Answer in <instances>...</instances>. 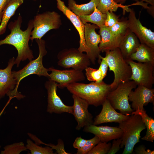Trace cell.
I'll list each match as a JSON object with an SVG mask.
<instances>
[{
	"label": "cell",
	"instance_id": "cell-1",
	"mask_svg": "<svg viewBox=\"0 0 154 154\" xmlns=\"http://www.w3.org/2000/svg\"><path fill=\"white\" fill-rule=\"evenodd\" d=\"M22 22V17L19 15L16 20L11 22L8 25L10 33L5 38L0 40V46L5 44L11 45L17 50L18 55L15 60L17 67L21 61L27 59L30 61L34 58L33 51L29 44L33 28V19L29 21L27 27L24 31L21 29Z\"/></svg>",
	"mask_w": 154,
	"mask_h": 154
},
{
	"label": "cell",
	"instance_id": "cell-2",
	"mask_svg": "<svg viewBox=\"0 0 154 154\" xmlns=\"http://www.w3.org/2000/svg\"><path fill=\"white\" fill-rule=\"evenodd\" d=\"M65 87L72 94L86 100L89 105L96 107L102 105L112 90L110 85L103 81L88 84L74 82L66 85Z\"/></svg>",
	"mask_w": 154,
	"mask_h": 154
},
{
	"label": "cell",
	"instance_id": "cell-3",
	"mask_svg": "<svg viewBox=\"0 0 154 154\" xmlns=\"http://www.w3.org/2000/svg\"><path fill=\"white\" fill-rule=\"evenodd\" d=\"M126 120L119 123L118 127L122 131L120 148L124 147L123 154L132 153L135 144L140 141L141 131L146 129L140 116L131 115Z\"/></svg>",
	"mask_w": 154,
	"mask_h": 154
},
{
	"label": "cell",
	"instance_id": "cell-4",
	"mask_svg": "<svg viewBox=\"0 0 154 154\" xmlns=\"http://www.w3.org/2000/svg\"><path fill=\"white\" fill-rule=\"evenodd\" d=\"M105 53V57L110 70L113 71L114 75L113 82L110 84L112 90L120 83L129 80L132 74L131 69L119 48Z\"/></svg>",
	"mask_w": 154,
	"mask_h": 154
},
{
	"label": "cell",
	"instance_id": "cell-5",
	"mask_svg": "<svg viewBox=\"0 0 154 154\" xmlns=\"http://www.w3.org/2000/svg\"><path fill=\"white\" fill-rule=\"evenodd\" d=\"M137 86L135 82L131 80L120 83L110 91L106 99L115 110H119L122 114L130 116L133 110L129 104L128 96L131 91Z\"/></svg>",
	"mask_w": 154,
	"mask_h": 154
},
{
	"label": "cell",
	"instance_id": "cell-6",
	"mask_svg": "<svg viewBox=\"0 0 154 154\" xmlns=\"http://www.w3.org/2000/svg\"><path fill=\"white\" fill-rule=\"evenodd\" d=\"M39 49V54L36 59L30 61L22 69L18 71H12L13 77L17 82L18 88L20 81L25 77L32 74H35L39 76H43L49 78L48 68H45L42 63L43 58L47 52L45 48V42L42 39H36Z\"/></svg>",
	"mask_w": 154,
	"mask_h": 154
},
{
	"label": "cell",
	"instance_id": "cell-7",
	"mask_svg": "<svg viewBox=\"0 0 154 154\" xmlns=\"http://www.w3.org/2000/svg\"><path fill=\"white\" fill-rule=\"evenodd\" d=\"M33 29L30 39L40 40L48 31L58 29L61 25L60 16L55 11H48L37 15L33 19Z\"/></svg>",
	"mask_w": 154,
	"mask_h": 154
},
{
	"label": "cell",
	"instance_id": "cell-8",
	"mask_svg": "<svg viewBox=\"0 0 154 154\" xmlns=\"http://www.w3.org/2000/svg\"><path fill=\"white\" fill-rule=\"evenodd\" d=\"M58 65L64 68H72L82 71L90 65L91 61L86 54L78 49H64L57 56Z\"/></svg>",
	"mask_w": 154,
	"mask_h": 154
},
{
	"label": "cell",
	"instance_id": "cell-9",
	"mask_svg": "<svg viewBox=\"0 0 154 154\" xmlns=\"http://www.w3.org/2000/svg\"><path fill=\"white\" fill-rule=\"evenodd\" d=\"M126 60L131 69L132 74L129 80L134 81L137 86L152 88L154 83V64L136 62L130 58Z\"/></svg>",
	"mask_w": 154,
	"mask_h": 154
},
{
	"label": "cell",
	"instance_id": "cell-10",
	"mask_svg": "<svg viewBox=\"0 0 154 154\" xmlns=\"http://www.w3.org/2000/svg\"><path fill=\"white\" fill-rule=\"evenodd\" d=\"M15 60L14 57L10 59L5 68H0V100L5 95L9 98L18 100L25 96L18 92L16 81L12 74V69L15 64Z\"/></svg>",
	"mask_w": 154,
	"mask_h": 154
},
{
	"label": "cell",
	"instance_id": "cell-11",
	"mask_svg": "<svg viewBox=\"0 0 154 154\" xmlns=\"http://www.w3.org/2000/svg\"><path fill=\"white\" fill-rule=\"evenodd\" d=\"M44 86L47 92V112L60 114L67 113L72 114L73 107L66 105L57 94L58 84L55 82L49 80Z\"/></svg>",
	"mask_w": 154,
	"mask_h": 154
},
{
	"label": "cell",
	"instance_id": "cell-12",
	"mask_svg": "<svg viewBox=\"0 0 154 154\" xmlns=\"http://www.w3.org/2000/svg\"><path fill=\"white\" fill-rule=\"evenodd\" d=\"M129 12L128 28L137 36L140 43L154 49V33L142 25L139 18H136L133 9H130Z\"/></svg>",
	"mask_w": 154,
	"mask_h": 154
},
{
	"label": "cell",
	"instance_id": "cell-13",
	"mask_svg": "<svg viewBox=\"0 0 154 154\" xmlns=\"http://www.w3.org/2000/svg\"><path fill=\"white\" fill-rule=\"evenodd\" d=\"M49 80L58 83V87L62 89L66 85L84 80L85 77L82 71L72 69L70 70H59L50 68Z\"/></svg>",
	"mask_w": 154,
	"mask_h": 154
},
{
	"label": "cell",
	"instance_id": "cell-14",
	"mask_svg": "<svg viewBox=\"0 0 154 154\" xmlns=\"http://www.w3.org/2000/svg\"><path fill=\"white\" fill-rule=\"evenodd\" d=\"M72 97L74 101L72 115L78 123L76 129L80 130L85 126L93 124V117L88 111L89 104L87 102L74 94H72Z\"/></svg>",
	"mask_w": 154,
	"mask_h": 154
},
{
	"label": "cell",
	"instance_id": "cell-15",
	"mask_svg": "<svg viewBox=\"0 0 154 154\" xmlns=\"http://www.w3.org/2000/svg\"><path fill=\"white\" fill-rule=\"evenodd\" d=\"M137 86L134 91H131L128 96L129 101L132 102L131 108L135 111L143 110L144 106L154 102V88Z\"/></svg>",
	"mask_w": 154,
	"mask_h": 154
},
{
	"label": "cell",
	"instance_id": "cell-16",
	"mask_svg": "<svg viewBox=\"0 0 154 154\" xmlns=\"http://www.w3.org/2000/svg\"><path fill=\"white\" fill-rule=\"evenodd\" d=\"M84 36L86 44L90 52L87 55L91 62L95 64L97 58H99L101 52L99 47L101 38L95 31L99 27L97 25L86 23L84 24Z\"/></svg>",
	"mask_w": 154,
	"mask_h": 154
},
{
	"label": "cell",
	"instance_id": "cell-17",
	"mask_svg": "<svg viewBox=\"0 0 154 154\" xmlns=\"http://www.w3.org/2000/svg\"><path fill=\"white\" fill-rule=\"evenodd\" d=\"M57 7L69 19L78 31L80 37L79 51L85 52L88 55L90 52L89 49L86 46L84 38V25L80 20L79 16L76 15L65 5L64 2L61 0H56Z\"/></svg>",
	"mask_w": 154,
	"mask_h": 154
},
{
	"label": "cell",
	"instance_id": "cell-18",
	"mask_svg": "<svg viewBox=\"0 0 154 154\" xmlns=\"http://www.w3.org/2000/svg\"><path fill=\"white\" fill-rule=\"evenodd\" d=\"M83 131L92 133L98 137L100 141L107 142L121 137L123 131L118 127L97 126L93 124L84 127Z\"/></svg>",
	"mask_w": 154,
	"mask_h": 154
},
{
	"label": "cell",
	"instance_id": "cell-19",
	"mask_svg": "<svg viewBox=\"0 0 154 154\" xmlns=\"http://www.w3.org/2000/svg\"><path fill=\"white\" fill-rule=\"evenodd\" d=\"M102 105L101 112L94 119V125L112 122L119 123L126 120L129 116L117 112L107 99Z\"/></svg>",
	"mask_w": 154,
	"mask_h": 154
},
{
	"label": "cell",
	"instance_id": "cell-20",
	"mask_svg": "<svg viewBox=\"0 0 154 154\" xmlns=\"http://www.w3.org/2000/svg\"><path fill=\"white\" fill-rule=\"evenodd\" d=\"M99 29L101 40L99 47L101 52H106L119 48L123 37H119L114 35L104 25L100 26Z\"/></svg>",
	"mask_w": 154,
	"mask_h": 154
},
{
	"label": "cell",
	"instance_id": "cell-21",
	"mask_svg": "<svg viewBox=\"0 0 154 154\" xmlns=\"http://www.w3.org/2000/svg\"><path fill=\"white\" fill-rule=\"evenodd\" d=\"M140 44L135 35L128 28L120 43L119 48L123 58H130L131 55L135 53Z\"/></svg>",
	"mask_w": 154,
	"mask_h": 154
},
{
	"label": "cell",
	"instance_id": "cell-22",
	"mask_svg": "<svg viewBox=\"0 0 154 154\" xmlns=\"http://www.w3.org/2000/svg\"><path fill=\"white\" fill-rule=\"evenodd\" d=\"M24 0H7L3 12L0 25V35L4 34L8 23L15 14L16 10L22 4Z\"/></svg>",
	"mask_w": 154,
	"mask_h": 154
},
{
	"label": "cell",
	"instance_id": "cell-23",
	"mask_svg": "<svg viewBox=\"0 0 154 154\" xmlns=\"http://www.w3.org/2000/svg\"><path fill=\"white\" fill-rule=\"evenodd\" d=\"M130 58L138 62L154 64V49L140 43L136 51L131 55Z\"/></svg>",
	"mask_w": 154,
	"mask_h": 154
},
{
	"label": "cell",
	"instance_id": "cell-24",
	"mask_svg": "<svg viewBox=\"0 0 154 154\" xmlns=\"http://www.w3.org/2000/svg\"><path fill=\"white\" fill-rule=\"evenodd\" d=\"M99 1V0H90L88 3L78 5L74 0H68V8L79 16L90 15L97 7Z\"/></svg>",
	"mask_w": 154,
	"mask_h": 154
},
{
	"label": "cell",
	"instance_id": "cell-25",
	"mask_svg": "<svg viewBox=\"0 0 154 154\" xmlns=\"http://www.w3.org/2000/svg\"><path fill=\"white\" fill-rule=\"evenodd\" d=\"M137 114L139 115L144 123L147 132L146 135L141 139L153 142L154 140V120L151 117L149 116L146 114L144 110H137L133 111L130 115Z\"/></svg>",
	"mask_w": 154,
	"mask_h": 154
},
{
	"label": "cell",
	"instance_id": "cell-26",
	"mask_svg": "<svg viewBox=\"0 0 154 154\" xmlns=\"http://www.w3.org/2000/svg\"><path fill=\"white\" fill-rule=\"evenodd\" d=\"M129 5H124L118 4L114 0H99L96 8L100 12L106 14L107 12L116 11L119 7L122 9L123 13L125 11L129 12L130 9L128 8Z\"/></svg>",
	"mask_w": 154,
	"mask_h": 154
},
{
	"label": "cell",
	"instance_id": "cell-27",
	"mask_svg": "<svg viewBox=\"0 0 154 154\" xmlns=\"http://www.w3.org/2000/svg\"><path fill=\"white\" fill-rule=\"evenodd\" d=\"M80 18L84 24L87 22H90L100 27L104 25L106 18V15L102 13L95 7L93 12L90 15L79 16Z\"/></svg>",
	"mask_w": 154,
	"mask_h": 154
},
{
	"label": "cell",
	"instance_id": "cell-28",
	"mask_svg": "<svg viewBox=\"0 0 154 154\" xmlns=\"http://www.w3.org/2000/svg\"><path fill=\"white\" fill-rule=\"evenodd\" d=\"M26 147L29 150L31 154H54L53 149L50 147L46 146L45 147L39 146L34 143L30 139L27 140Z\"/></svg>",
	"mask_w": 154,
	"mask_h": 154
},
{
	"label": "cell",
	"instance_id": "cell-29",
	"mask_svg": "<svg viewBox=\"0 0 154 154\" xmlns=\"http://www.w3.org/2000/svg\"><path fill=\"white\" fill-rule=\"evenodd\" d=\"M31 138L33 140L35 143L37 145H39L41 144L45 145L46 146H49L51 147L53 150H55L57 153L59 154H70L66 152L64 148V144L63 141L61 139H59L58 141V144L55 145L51 143H46L40 139L38 138L36 136L34 135H31Z\"/></svg>",
	"mask_w": 154,
	"mask_h": 154
},
{
	"label": "cell",
	"instance_id": "cell-30",
	"mask_svg": "<svg viewBox=\"0 0 154 154\" xmlns=\"http://www.w3.org/2000/svg\"><path fill=\"white\" fill-rule=\"evenodd\" d=\"M108 27L114 35L117 37H122L128 28L127 20L119 21L112 26Z\"/></svg>",
	"mask_w": 154,
	"mask_h": 154
},
{
	"label": "cell",
	"instance_id": "cell-31",
	"mask_svg": "<svg viewBox=\"0 0 154 154\" xmlns=\"http://www.w3.org/2000/svg\"><path fill=\"white\" fill-rule=\"evenodd\" d=\"M27 150L25 144L22 142L7 145L4 147L1 154H19L21 152Z\"/></svg>",
	"mask_w": 154,
	"mask_h": 154
},
{
	"label": "cell",
	"instance_id": "cell-32",
	"mask_svg": "<svg viewBox=\"0 0 154 154\" xmlns=\"http://www.w3.org/2000/svg\"><path fill=\"white\" fill-rule=\"evenodd\" d=\"M85 75L87 79L92 82H100L103 81L102 72L101 69L88 67L85 70Z\"/></svg>",
	"mask_w": 154,
	"mask_h": 154
},
{
	"label": "cell",
	"instance_id": "cell-33",
	"mask_svg": "<svg viewBox=\"0 0 154 154\" xmlns=\"http://www.w3.org/2000/svg\"><path fill=\"white\" fill-rule=\"evenodd\" d=\"M111 145V143H107L106 142L100 141L87 154H108Z\"/></svg>",
	"mask_w": 154,
	"mask_h": 154
},
{
	"label": "cell",
	"instance_id": "cell-34",
	"mask_svg": "<svg viewBox=\"0 0 154 154\" xmlns=\"http://www.w3.org/2000/svg\"><path fill=\"white\" fill-rule=\"evenodd\" d=\"M100 141L99 138L95 136L93 138L87 140L85 145L82 147L77 149V154H87Z\"/></svg>",
	"mask_w": 154,
	"mask_h": 154
},
{
	"label": "cell",
	"instance_id": "cell-35",
	"mask_svg": "<svg viewBox=\"0 0 154 154\" xmlns=\"http://www.w3.org/2000/svg\"><path fill=\"white\" fill-rule=\"evenodd\" d=\"M106 18L104 25L108 27H110L114 25L119 21V17L113 12L109 11L106 13Z\"/></svg>",
	"mask_w": 154,
	"mask_h": 154
},
{
	"label": "cell",
	"instance_id": "cell-36",
	"mask_svg": "<svg viewBox=\"0 0 154 154\" xmlns=\"http://www.w3.org/2000/svg\"><path fill=\"white\" fill-rule=\"evenodd\" d=\"M121 141V137L114 139L107 154H114L117 153L120 149Z\"/></svg>",
	"mask_w": 154,
	"mask_h": 154
},
{
	"label": "cell",
	"instance_id": "cell-37",
	"mask_svg": "<svg viewBox=\"0 0 154 154\" xmlns=\"http://www.w3.org/2000/svg\"><path fill=\"white\" fill-rule=\"evenodd\" d=\"M146 148L143 145H141L137 147L134 151L135 154H153L154 150L151 151L149 149L146 150Z\"/></svg>",
	"mask_w": 154,
	"mask_h": 154
},
{
	"label": "cell",
	"instance_id": "cell-38",
	"mask_svg": "<svg viewBox=\"0 0 154 154\" xmlns=\"http://www.w3.org/2000/svg\"><path fill=\"white\" fill-rule=\"evenodd\" d=\"M87 140L83 139L81 137H77L73 143V146L77 149H80L85 145Z\"/></svg>",
	"mask_w": 154,
	"mask_h": 154
},
{
	"label": "cell",
	"instance_id": "cell-39",
	"mask_svg": "<svg viewBox=\"0 0 154 154\" xmlns=\"http://www.w3.org/2000/svg\"><path fill=\"white\" fill-rule=\"evenodd\" d=\"M7 0H0V23H1L3 12Z\"/></svg>",
	"mask_w": 154,
	"mask_h": 154
},
{
	"label": "cell",
	"instance_id": "cell-40",
	"mask_svg": "<svg viewBox=\"0 0 154 154\" xmlns=\"http://www.w3.org/2000/svg\"><path fill=\"white\" fill-rule=\"evenodd\" d=\"M118 4H120L122 5L124 4L127 0H114ZM138 1H145L149 4L148 2L146 0H133Z\"/></svg>",
	"mask_w": 154,
	"mask_h": 154
},
{
	"label": "cell",
	"instance_id": "cell-41",
	"mask_svg": "<svg viewBox=\"0 0 154 154\" xmlns=\"http://www.w3.org/2000/svg\"><path fill=\"white\" fill-rule=\"evenodd\" d=\"M11 99H9V100L7 102V103L6 105H5V106L2 109L1 111L0 112V117L1 116V115L4 112V111L5 110V108H6V107L9 104L11 100ZM1 146H0V148L1 147Z\"/></svg>",
	"mask_w": 154,
	"mask_h": 154
},
{
	"label": "cell",
	"instance_id": "cell-42",
	"mask_svg": "<svg viewBox=\"0 0 154 154\" xmlns=\"http://www.w3.org/2000/svg\"><path fill=\"white\" fill-rule=\"evenodd\" d=\"M148 2L149 4L151 5L154 6V0H146Z\"/></svg>",
	"mask_w": 154,
	"mask_h": 154
},
{
	"label": "cell",
	"instance_id": "cell-43",
	"mask_svg": "<svg viewBox=\"0 0 154 154\" xmlns=\"http://www.w3.org/2000/svg\"><path fill=\"white\" fill-rule=\"evenodd\" d=\"M33 0V1H36L37 0Z\"/></svg>",
	"mask_w": 154,
	"mask_h": 154
}]
</instances>
